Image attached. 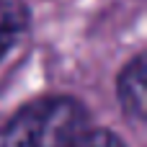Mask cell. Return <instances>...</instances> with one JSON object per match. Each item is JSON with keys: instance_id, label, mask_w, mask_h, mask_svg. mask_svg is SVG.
<instances>
[{"instance_id": "cell-3", "label": "cell", "mask_w": 147, "mask_h": 147, "mask_svg": "<svg viewBox=\"0 0 147 147\" xmlns=\"http://www.w3.org/2000/svg\"><path fill=\"white\" fill-rule=\"evenodd\" d=\"M28 8L18 0H0V59L18 44L28 28Z\"/></svg>"}, {"instance_id": "cell-2", "label": "cell", "mask_w": 147, "mask_h": 147, "mask_svg": "<svg viewBox=\"0 0 147 147\" xmlns=\"http://www.w3.org/2000/svg\"><path fill=\"white\" fill-rule=\"evenodd\" d=\"M119 103L132 119L145 116V54H137L119 78Z\"/></svg>"}, {"instance_id": "cell-1", "label": "cell", "mask_w": 147, "mask_h": 147, "mask_svg": "<svg viewBox=\"0 0 147 147\" xmlns=\"http://www.w3.org/2000/svg\"><path fill=\"white\" fill-rule=\"evenodd\" d=\"M88 111L78 98L44 96L0 127V147H67L85 132Z\"/></svg>"}, {"instance_id": "cell-4", "label": "cell", "mask_w": 147, "mask_h": 147, "mask_svg": "<svg viewBox=\"0 0 147 147\" xmlns=\"http://www.w3.org/2000/svg\"><path fill=\"white\" fill-rule=\"evenodd\" d=\"M67 147H124V142L114 132L98 129V132H83L72 145H67Z\"/></svg>"}]
</instances>
